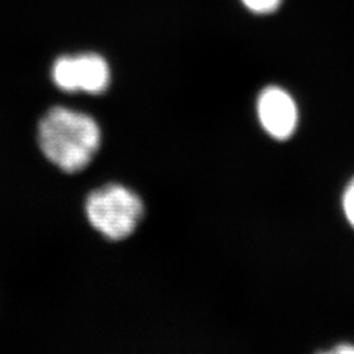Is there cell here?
<instances>
[{
	"mask_svg": "<svg viewBox=\"0 0 354 354\" xmlns=\"http://www.w3.org/2000/svg\"><path fill=\"white\" fill-rule=\"evenodd\" d=\"M319 354H354V346L353 345H348V344H342V345L335 346L330 351L322 352Z\"/></svg>",
	"mask_w": 354,
	"mask_h": 354,
	"instance_id": "cell-7",
	"label": "cell"
},
{
	"mask_svg": "<svg viewBox=\"0 0 354 354\" xmlns=\"http://www.w3.org/2000/svg\"><path fill=\"white\" fill-rule=\"evenodd\" d=\"M38 146L45 158L67 174L83 171L102 145V129L89 114L54 106L41 118Z\"/></svg>",
	"mask_w": 354,
	"mask_h": 354,
	"instance_id": "cell-1",
	"label": "cell"
},
{
	"mask_svg": "<svg viewBox=\"0 0 354 354\" xmlns=\"http://www.w3.org/2000/svg\"><path fill=\"white\" fill-rule=\"evenodd\" d=\"M53 83L64 92L99 95L111 83L109 64L96 53L62 55L51 67Z\"/></svg>",
	"mask_w": 354,
	"mask_h": 354,
	"instance_id": "cell-3",
	"label": "cell"
},
{
	"mask_svg": "<svg viewBox=\"0 0 354 354\" xmlns=\"http://www.w3.org/2000/svg\"><path fill=\"white\" fill-rule=\"evenodd\" d=\"M257 115L266 133L279 140H289L298 125V108L285 89L266 87L257 99Z\"/></svg>",
	"mask_w": 354,
	"mask_h": 354,
	"instance_id": "cell-4",
	"label": "cell"
},
{
	"mask_svg": "<svg viewBox=\"0 0 354 354\" xmlns=\"http://www.w3.org/2000/svg\"><path fill=\"white\" fill-rule=\"evenodd\" d=\"M84 209L91 226L113 241L129 238L145 214L140 196L121 184H106L92 190Z\"/></svg>",
	"mask_w": 354,
	"mask_h": 354,
	"instance_id": "cell-2",
	"label": "cell"
},
{
	"mask_svg": "<svg viewBox=\"0 0 354 354\" xmlns=\"http://www.w3.org/2000/svg\"><path fill=\"white\" fill-rule=\"evenodd\" d=\"M342 209L348 222L354 228V178L349 181L342 194Z\"/></svg>",
	"mask_w": 354,
	"mask_h": 354,
	"instance_id": "cell-6",
	"label": "cell"
},
{
	"mask_svg": "<svg viewBox=\"0 0 354 354\" xmlns=\"http://www.w3.org/2000/svg\"><path fill=\"white\" fill-rule=\"evenodd\" d=\"M243 4L254 13L266 15L276 11L282 0H241Z\"/></svg>",
	"mask_w": 354,
	"mask_h": 354,
	"instance_id": "cell-5",
	"label": "cell"
}]
</instances>
